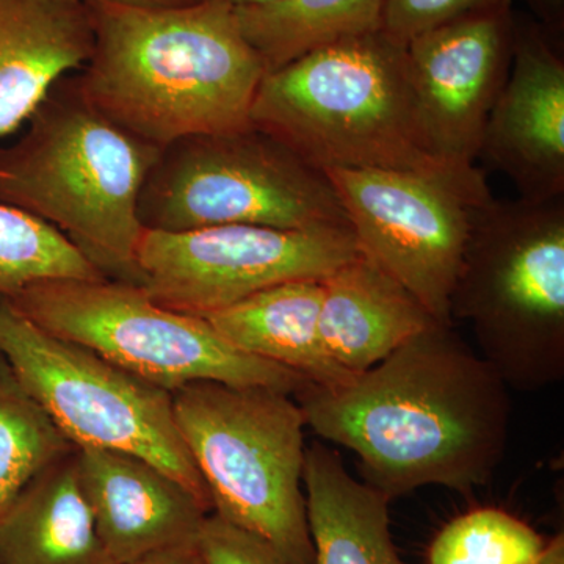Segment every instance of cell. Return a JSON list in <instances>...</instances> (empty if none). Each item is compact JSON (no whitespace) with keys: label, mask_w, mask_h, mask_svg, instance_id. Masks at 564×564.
<instances>
[{"label":"cell","mask_w":564,"mask_h":564,"mask_svg":"<svg viewBox=\"0 0 564 564\" xmlns=\"http://www.w3.org/2000/svg\"><path fill=\"white\" fill-rule=\"evenodd\" d=\"M0 351L74 447L140 456L212 510L203 477L177 432L173 392L52 336L6 299H0Z\"/></svg>","instance_id":"cell-9"},{"label":"cell","mask_w":564,"mask_h":564,"mask_svg":"<svg viewBox=\"0 0 564 564\" xmlns=\"http://www.w3.org/2000/svg\"><path fill=\"white\" fill-rule=\"evenodd\" d=\"M478 158L510 177L525 202L564 196V47L529 14L514 11L513 61Z\"/></svg>","instance_id":"cell-13"},{"label":"cell","mask_w":564,"mask_h":564,"mask_svg":"<svg viewBox=\"0 0 564 564\" xmlns=\"http://www.w3.org/2000/svg\"><path fill=\"white\" fill-rule=\"evenodd\" d=\"M478 355L516 391L564 378V196L475 207L451 295Z\"/></svg>","instance_id":"cell-5"},{"label":"cell","mask_w":564,"mask_h":564,"mask_svg":"<svg viewBox=\"0 0 564 564\" xmlns=\"http://www.w3.org/2000/svg\"><path fill=\"white\" fill-rule=\"evenodd\" d=\"M137 214L143 229L163 232L228 225L350 228L325 172L252 126L163 147Z\"/></svg>","instance_id":"cell-8"},{"label":"cell","mask_w":564,"mask_h":564,"mask_svg":"<svg viewBox=\"0 0 564 564\" xmlns=\"http://www.w3.org/2000/svg\"><path fill=\"white\" fill-rule=\"evenodd\" d=\"M234 7L261 6V3L273 2V0H228Z\"/></svg>","instance_id":"cell-30"},{"label":"cell","mask_w":564,"mask_h":564,"mask_svg":"<svg viewBox=\"0 0 564 564\" xmlns=\"http://www.w3.org/2000/svg\"><path fill=\"white\" fill-rule=\"evenodd\" d=\"M118 564H203L199 556L198 543L170 545V547L158 549L148 554L137 556L129 562Z\"/></svg>","instance_id":"cell-27"},{"label":"cell","mask_w":564,"mask_h":564,"mask_svg":"<svg viewBox=\"0 0 564 564\" xmlns=\"http://www.w3.org/2000/svg\"><path fill=\"white\" fill-rule=\"evenodd\" d=\"M544 538L521 519L499 508L459 516L434 538L430 564H533Z\"/></svg>","instance_id":"cell-23"},{"label":"cell","mask_w":564,"mask_h":564,"mask_svg":"<svg viewBox=\"0 0 564 564\" xmlns=\"http://www.w3.org/2000/svg\"><path fill=\"white\" fill-rule=\"evenodd\" d=\"M359 254L399 281L443 325L475 207L488 188L395 170H325Z\"/></svg>","instance_id":"cell-11"},{"label":"cell","mask_w":564,"mask_h":564,"mask_svg":"<svg viewBox=\"0 0 564 564\" xmlns=\"http://www.w3.org/2000/svg\"><path fill=\"white\" fill-rule=\"evenodd\" d=\"M0 564H115L82 491L76 448L35 475L0 514Z\"/></svg>","instance_id":"cell-18"},{"label":"cell","mask_w":564,"mask_h":564,"mask_svg":"<svg viewBox=\"0 0 564 564\" xmlns=\"http://www.w3.org/2000/svg\"><path fill=\"white\" fill-rule=\"evenodd\" d=\"M6 300L52 336L79 344L169 392L215 381L295 397L314 386L285 367L240 351L206 318L166 310L140 285L107 278L43 281Z\"/></svg>","instance_id":"cell-7"},{"label":"cell","mask_w":564,"mask_h":564,"mask_svg":"<svg viewBox=\"0 0 564 564\" xmlns=\"http://www.w3.org/2000/svg\"><path fill=\"white\" fill-rule=\"evenodd\" d=\"M196 543L203 564H291L269 541L215 513L204 519Z\"/></svg>","instance_id":"cell-25"},{"label":"cell","mask_w":564,"mask_h":564,"mask_svg":"<svg viewBox=\"0 0 564 564\" xmlns=\"http://www.w3.org/2000/svg\"><path fill=\"white\" fill-rule=\"evenodd\" d=\"M85 0H0V139L17 132L51 88L90 61Z\"/></svg>","instance_id":"cell-15"},{"label":"cell","mask_w":564,"mask_h":564,"mask_svg":"<svg viewBox=\"0 0 564 564\" xmlns=\"http://www.w3.org/2000/svg\"><path fill=\"white\" fill-rule=\"evenodd\" d=\"M99 2L118 3V6L143 7V9H173V7L193 6L202 0H99Z\"/></svg>","instance_id":"cell-28"},{"label":"cell","mask_w":564,"mask_h":564,"mask_svg":"<svg viewBox=\"0 0 564 564\" xmlns=\"http://www.w3.org/2000/svg\"><path fill=\"white\" fill-rule=\"evenodd\" d=\"M513 46V3L466 14L406 44L423 126L436 154L451 165L475 169Z\"/></svg>","instance_id":"cell-12"},{"label":"cell","mask_w":564,"mask_h":564,"mask_svg":"<svg viewBox=\"0 0 564 564\" xmlns=\"http://www.w3.org/2000/svg\"><path fill=\"white\" fill-rule=\"evenodd\" d=\"M85 2L95 44L76 79L111 121L159 148L195 133L250 128L267 70L232 3L143 9Z\"/></svg>","instance_id":"cell-2"},{"label":"cell","mask_w":564,"mask_h":564,"mask_svg":"<svg viewBox=\"0 0 564 564\" xmlns=\"http://www.w3.org/2000/svg\"><path fill=\"white\" fill-rule=\"evenodd\" d=\"M359 254L350 228L228 225L195 231L143 229L140 288L176 313L207 317L288 281H323Z\"/></svg>","instance_id":"cell-10"},{"label":"cell","mask_w":564,"mask_h":564,"mask_svg":"<svg viewBox=\"0 0 564 564\" xmlns=\"http://www.w3.org/2000/svg\"><path fill=\"white\" fill-rule=\"evenodd\" d=\"M306 426L351 451L386 499L444 486L470 494L502 463L510 388L454 325L434 323L334 391L296 393Z\"/></svg>","instance_id":"cell-1"},{"label":"cell","mask_w":564,"mask_h":564,"mask_svg":"<svg viewBox=\"0 0 564 564\" xmlns=\"http://www.w3.org/2000/svg\"><path fill=\"white\" fill-rule=\"evenodd\" d=\"M252 128L315 169L395 170L488 188L443 161L423 126L406 47L381 31L310 52L263 76Z\"/></svg>","instance_id":"cell-3"},{"label":"cell","mask_w":564,"mask_h":564,"mask_svg":"<svg viewBox=\"0 0 564 564\" xmlns=\"http://www.w3.org/2000/svg\"><path fill=\"white\" fill-rule=\"evenodd\" d=\"M174 421L212 510L291 564H314L303 492L306 419L291 393L198 381L173 392Z\"/></svg>","instance_id":"cell-6"},{"label":"cell","mask_w":564,"mask_h":564,"mask_svg":"<svg viewBox=\"0 0 564 564\" xmlns=\"http://www.w3.org/2000/svg\"><path fill=\"white\" fill-rule=\"evenodd\" d=\"M322 302V281H288L204 318L240 351L334 391L351 383L355 375L337 366L323 347Z\"/></svg>","instance_id":"cell-17"},{"label":"cell","mask_w":564,"mask_h":564,"mask_svg":"<svg viewBox=\"0 0 564 564\" xmlns=\"http://www.w3.org/2000/svg\"><path fill=\"white\" fill-rule=\"evenodd\" d=\"M74 448L0 351V514L35 475Z\"/></svg>","instance_id":"cell-21"},{"label":"cell","mask_w":564,"mask_h":564,"mask_svg":"<svg viewBox=\"0 0 564 564\" xmlns=\"http://www.w3.org/2000/svg\"><path fill=\"white\" fill-rule=\"evenodd\" d=\"M104 278L54 226L0 204V299L36 282Z\"/></svg>","instance_id":"cell-22"},{"label":"cell","mask_w":564,"mask_h":564,"mask_svg":"<svg viewBox=\"0 0 564 564\" xmlns=\"http://www.w3.org/2000/svg\"><path fill=\"white\" fill-rule=\"evenodd\" d=\"M533 564H564V534H556L545 544L543 554Z\"/></svg>","instance_id":"cell-29"},{"label":"cell","mask_w":564,"mask_h":564,"mask_svg":"<svg viewBox=\"0 0 564 564\" xmlns=\"http://www.w3.org/2000/svg\"><path fill=\"white\" fill-rule=\"evenodd\" d=\"M303 488L314 564H404L389 529V500L356 480L328 445L306 447Z\"/></svg>","instance_id":"cell-19"},{"label":"cell","mask_w":564,"mask_h":564,"mask_svg":"<svg viewBox=\"0 0 564 564\" xmlns=\"http://www.w3.org/2000/svg\"><path fill=\"white\" fill-rule=\"evenodd\" d=\"M505 3L513 0H386L381 32L406 47L422 33Z\"/></svg>","instance_id":"cell-24"},{"label":"cell","mask_w":564,"mask_h":564,"mask_svg":"<svg viewBox=\"0 0 564 564\" xmlns=\"http://www.w3.org/2000/svg\"><path fill=\"white\" fill-rule=\"evenodd\" d=\"M322 284L318 328L323 347L337 366L355 377L440 323L413 293L361 254Z\"/></svg>","instance_id":"cell-16"},{"label":"cell","mask_w":564,"mask_h":564,"mask_svg":"<svg viewBox=\"0 0 564 564\" xmlns=\"http://www.w3.org/2000/svg\"><path fill=\"white\" fill-rule=\"evenodd\" d=\"M525 3L549 39L564 47V0H525Z\"/></svg>","instance_id":"cell-26"},{"label":"cell","mask_w":564,"mask_h":564,"mask_svg":"<svg viewBox=\"0 0 564 564\" xmlns=\"http://www.w3.org/2000/svg\"><path fill=\"white\" fill-rule=\"evenodd\" d=\"M386 0H273L236 7L245 40L267 73L328 44L381 31Z\"/></svg>","instance_id":"cell-20"},{"label":"cell","mask_w":564,"mask_h":564,"mask_svg":"<svg viewBox=\"0 0 564 564\" xmlns=\"http://www.w3.org/2000/svg\"><path fill=\"white\" fill-rule=\"evenodd\" d=\"M77 475L115 564L198 540L209 508L140 456L76 447Z\"/></svg>","instance_id":"cell-14"},{"label":"cell","mask_w":564,"mask_h":564,"mask_svg":"<svg viewBox=\"0 0 564 564\" xmlns=\"http://www.w3.org/2000/svg\"><path fill=\"white\" fill-rule=\"evenodd\" d=\"M0 147V204L61 231L107 278L140 285L139 196L162 148L101 113L76 76L58 80Z\"/></svg>","instance_id":"cell-4"}]
</instances>
